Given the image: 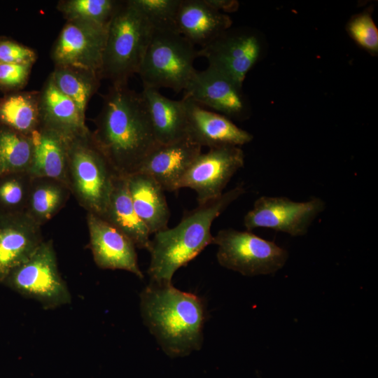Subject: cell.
<instances>
[{"instance_id":"cell-1","label":"cell","mask_w":378,"mask_h":378,"mask_svg":"<svg viewBox=\"0 0 378 378\" xmlns=\"http://www.w3.org/2000/svg\"><path fill=\"white\" fill-rule=\"evenodd\" d=\"M92 137L118 175L136 173L158 145L141 93L112 85L103 97Z\"/></svg>"},{"instance_id":"cell-2","label":"cell","mask_w":378,"mask_h":378,"mask_svg":"<svg viewBox=\"0 0 378 378\" xmlns=\"http://www.w3.org/2000/svg\"><path fill=\"white\" fill-rule=\"evenodd\" d=\"M140 299L144 323L167 355L184 356L201 347L205 309L199 297L150 281Z\"/></svg>"},{"instance_id":"cell-3","label":"cell","mask_w":378,"mask_h":378,"mask_svg":"<svg viewBox=\"0 0 378 378\" xmlns=\"http://www.w3.org/2000/svg\"><path fill=\"white\" fill-rule=\"evenodd\" d=\"M244 192V188L239 185L186 212L176 226L154 234L148 249L150 262L148 273L150 281L171 284L178 268L212 244L213 221Z\"/></svg>"},{"instance_id":"cell-4","label":"cell","mask_w":378,"mask_h":378,"mask_svg":"<svg viewBox=\"0 0 378 378\" xmlns=\"http://www.w3.org/2000/svg\"><path fill=\"white\" fill-rule=\"evenodd\" d=\"M153 27L132 0L120 1L107 30L101 78L126 85L138 74Z\"/></svg>"},{"instance_id":"cell-5","label":"cell","mask_w":378,"mask_h":378,"mask_svg":"<svg viewBox=\"0 0 378 378\" xmlns=\"http://www.w3.org/2000/svg\"><path fill=\"white\" fill-rule=\"evenodd\" d=\"M67 155L71 194L88 213L102 217L118 174L95 143L90 130L67 139Z\"/></svg>"},{"instance_id":"cell-6","label":"cell","mask_w":378,"mask_h":378,"mask_svg":"<svg viewBox=\"0 0 378 378\" xmlns=\"http://www.w3.org/2000/svg\"><path fill=\"white\" fill-rule=\"evenodd\" d=\"M198 50L173 29H153L138 71L144 88L183 91L196 71Z\"/></svg>"},{"instance_id":"cell-7","label":"cell","mask_w":378,"mask_h":378,"mask_svg":"<svg viewBox=\"0 0 378 378\" xmlns=\"http://www.w3.org/2000/svg\"><path fill=\"white\" fill-rule=\"evenodd\" d=\"M2 285L46 309L71 302L69 289L59 272L52 240L43 241L27 261L10 272Z\"/></svg>"},{"instance_id":"cell-8","label":"cell","mask_w":378,"mask_h":378,"mask_svg":"<svg viewBox=\"0 0 378 378\" xmlns=\"http://www.w3.org/2000/svg\"><path fill=\"white\" fill-rule=\"evenodd\" d=\"M212 244L218 246L216 257L221 266L245 276L275 273L288 257L286 250L251 231L223 229Z\"/></svg>"},{"instance_id":"cell-9","label":"cell","mask_w":378,"mask_h":378,"mask_svg":"<svg viewBox=\"0 0 378 378\" xmlns=\"http://www.w3.org/2000/svg\"><path fill=\"white\" fill-rule=\"evenodd\" d=\"M263 40L249 28L226 29L198 50V57H205L209 66L243 85L247 74L262 58Z\"/></svg>"},{"instance_id":"cell-10","label":"cell","mask_w":378,"mask_h":378,"mask_svg":"<svg viewBox=\"0 0 378 378\" xmlns=\"http://www.w3.org/2000/svg\"><path fill=\"white\" fill-rule=\"evenodd\" d=\"M325 208L324 200L317 197L300 202L286 197L261 196L245 215L244 224L247 231L263 227L293 237L303 236Z\"/></svg>"},{"instance_id":"cell-11","label":"cell","mask_w":378,"mask_h":378,"mask_svg":"<svg viewBox=\"0 0 378 378\" xmlns=\"http://www.w3.org/2000/svg\"><path fill=\"white\" fill-rule=\"evenodd\" d=\"M244 164L239 146H220L201 153L187 169L178 189L189 188L197 195L199 204L220 196L234 174Z\"/></svg>"},{"instance_id":"cell-12","label":"cell","mask_w":378,"mask_h":378,"mask_svg":"<svg viewBox=\"0 0 378 378\" xmlns=\"http://www.w3.org/2000/svg\"><path fill=\"white\" fill-rule=\"evenodd\" d=\"M108 25L69 20L62 29L51 51L55 66H69L99 71Z\"/></svg>"},{"instance_id":"cell-13","label":"cell","mask_w":378,"mask_h":378,"mask_svg":"<svg viewBox=\"0 0 378 378\" xmlns=\"http://www.w3.org/2000/svg\"><path fill=\"white\" fill-rule=\"evenodd\" d=\"M242 85L208 66L203 71L196 70L183 90V97L230 119L244 120L250 117L251 109Z\"/></svg>"},{"instance_id":"cell-14","label":"cell","mask_w":378,"mask_h":378,"mask_svg":"<svg viewBox=\"0 0 378 378\" xmlns=\"http://www.w3.org/2000/svg\"><path fill=\"white\" fill-rule=\"evenodd\" d=\"M90 247L96 265L104 270H122L142 279L134 243L100 216L87 214Z\"/></svg>"},{"instance_id":"cell-15","label":"cell","mask_w":378,"mask_h":378,"mask_svg":"<svg viewBox=\"0 0 378 378\" xmlns=\"http://www.w3.org/2000/svg\"><path fill=\"white\" fill-rule=\"evenodd\" d=\"M43 241L41 226L25 212L0 214V285Z\"/></svg>"},{"instance_id":"cell-16","label":"cell","mask_w":378,"mask_h":378,"mask_svg":"<svg viewBox=\"0 0 378 378\" xmlns=\"http://www.w3.org/2000/svg\"><path fill=\"white\" fill-rule=\"evenodd\" d=\"M187 115V137L201 147L209 148L249 143L253 136L237 127L230 118L206 109L192 100L183 97Z\"/></svg>"},{"instance_id":"cell-17","label":"cell","mask_w":378,"mask_h":378,"mask_svg":"<svg viewBox=\"0 0 378 378\" xmlns=\"http://www.w3.org/2000/svg\"><path fill=\"white\" fill-rule=\"evenodd\" d=\"M201 153L202 147L188 137L158 144L146 157L137 172L152 177L164 191H175L187 169Z\"/></svg>"},{"instance_id":"cell-18","label":"cell","mask_w":378,"mask_h":378,"mask_svg":"<svg viewBox=\"0 0 378 378\" xmlns=\"http://www.w3.org/2000/svg\"><path fill=\"white\" fill-rule=\"evenodd\" d=\"M232 19L204 0H181L174 28L192 44L206 46L232 26Z\"/></svg>"},{"instance_id":"cell-19","label":"cell","mask_w":378,"mask_h":378,"mask_svg":"<svg viewBox=\"0 0 378 378\" xmlns=\"http://www.w3.org/2000/svg\"><path fill=\"white\" fill-rule=\"evenodd\" d=\"M154 137L158 144H168L187 137L185 100L170 99L158 90L144 88L141 92Z\"/></svg>"},{"instance_id":"cell-20","label":"cell","mask_w":378,"mask_h":378,"mask_svg":"<svg viewBox=\"0 0 378 378\" xmlns=\"http://www.w3.org/2000/svg\"><path fill=\"white\" fill-rule=\"evenodd\" d=\"M127 181L134 210L149 233L167 229L170 212L164 190L159 183L141 172L127 176Z\"/></svg>"},{"instance_id":"cell-21","label":"cell","mask_w":378,"mask_h":378,"mask_svg":"<svg viewBox=\"0 0 378 378\" xmlns=\"http://www.w3.org/2000/svg\"><path fill=\"white\" fill-rule=\"evenodd\" d=\"M31 137L34 155L29 174L32 178L46 177L68 185L67 139L43 125Z\"/></svg>"},{"instance_id":"cell-22","label":"cell","mask_w":378,"mask_h":378,"mask_svg":"<svg viewBox=\"0 0 378 378\" xmlns=\"http://www.w3.org/2000/svg\"><path fill=\"white\" fill-rule=\"evenodd\" d=\"M41 125L66 139L85 133L89 129L76 104L64 94L48 76L40 91Z\"/></svg>"},{"instance_id":"cell-23","label":"cell","mask_w":378,"mask_h":378,"mask_svg":"<svg viewBox=\"0 0 378 378\" xmlns=\"http://www.w3.org/2000/svg\"><path fill=\"white\" fill-rule=\"evenodd\" d=\"M102 218L125 234L136 247L148 251L150 234L134 210L126 176L118 175L115 177Z\"/></svg>"},{"instance_id":"cell-24","label":"cell","mask_w":378,"mask_h":378,"mask_svg":"<svg viewBox=\"0 0 378 378\" xmlns=\"http://www.w3.org/2000/svg\"><path fill=\"white\" fill-rule=\"evenodd\" d=\"M0 125L31 136L41 125L40 91H17L1 97Z\"/></svg>"},{"instance_id":"cell-25","label":"cell","mask_w":378,"mask_h":378,"mask_svg":"<svg viewBox=\"0 0 378 378\" xmlns=\"http://www.w3.org/2000/svg\"><path fill=\"white\" fill-rule=\"evenodd\" d=\"M70 195L69 187L57 180L33 178L25 213L42 226L64 207Z\"/></svg>"},{"instance_id":"cell-26","label":"cell","mask_w":378,"mask_h":378,"mask_svg":"<svg viewBox=\"0 0 378 378\" xmlns=\"http://www.w3.org/2000/svg\"><path fill=\"white\" fill-rule=\"evenodd\" d=\"M49 77L55 85L78 106L85 116L88 104L97 92L101 77L97 72L69 66H55Z\"/></svg>"},{"instance_id":"cell-27","label":"cell","mask_w":378,"mask_h":378,"mask_svg":"<svg viewBox=\"0 0 378 378\" xmlns=\"http://www.w3.org/2000/svg\"><path fill=\"white\" fill-rule=\"evenodd\" d=\"M33 155L31 136L0 125V176L29 172Z\"/></svg>"},{"instance_id":"cell-28","label":"cell","mask_w":378,"mask_h":378,"mask_svg":"<svg viewBox=\"0 0 378 378\" xmlns=\"http://www.w3.org/2000/svg\"><path fill=\"white\" fill-rule=\"evenodd\" d=\"M120 1L115 0H62L57 10L66 21L80 20L108 25Z\"/></svg>"},{"instance_id":"cell-29","label":"cell","mask_w":378,"mask_h":378,"mask_svg":"<svg viewBox=\"0 0 378 378\" xmlns=\"http://www.w3.org/2000/svg\"><path fill=\"white\" fill-rule=\"evenodd\" d=\"M32 178L28 172L0 176V214L25 212Z\"/></svg>"},{"instance_id":"cell-30","label":"cell","mask_w":378,"mask_h":378,"mask_svg":"<svg viewBox=\"0 0 378 378\" xmlns=\"http://www.w3.org/2000/svg\"><path fill=\"white\" fill-rule=\"evenodd\" d=\"M346 31L359 47L371 55H378V29L371 9L352 15L346 24Z\"/></svg>"},{"instance_id":"cell-31","label":"cell","mask_w":378,"mask_h":378,"mask_svg":"<svg viewBox=\"0 0 378 378\" xmlns=\"http://www.w3.org/2000/svg\"><path fill=\"white\" fill-rule=\"evenodd\" d=\"M132 1L145 15L153 29L175 30V19L181 0Z\"/></svg>"},{"instance_id":"cell-32","label":"cell","mask_w":378,"mask_h":378,"mask_svg":"<svg viewBox=\"0 0 378 378\" xmlns=\"http://www.w3.org/2000/svg\"><path fill=\"white\" fill-rule=\"evenodd\" d=\"M33 64L0 63V90L20 91L27 83Z\"/></svg>"},{"instance_id":"cell-33","label":"cell","mask_w":378,"mask_h":378,"mask_svg":"<svg viewBox=\"0 0 378 378\" xmlns=\"http://www.w3.org/2000/svg\"><path fill=\"white\" fill-rule=\"evenodd\" d=\"M36 59V53L31 48L8 38H0V63L34 64Z\"/></svg>"},{"instance_id":"cell-34","label":"cell","mask_w":378,"mask_h":378,"mask_svg":"<svg viewBox=\"0 0 378 378\" xmlns=\"http://www.w3.org/2000/svg\"><path fill=\"white\" fill-rule=\"evenodd\" d=\"M215 10L223 13L236 11L239 8V2L235 0H204Z\"/></svg>"}]
</instances>
